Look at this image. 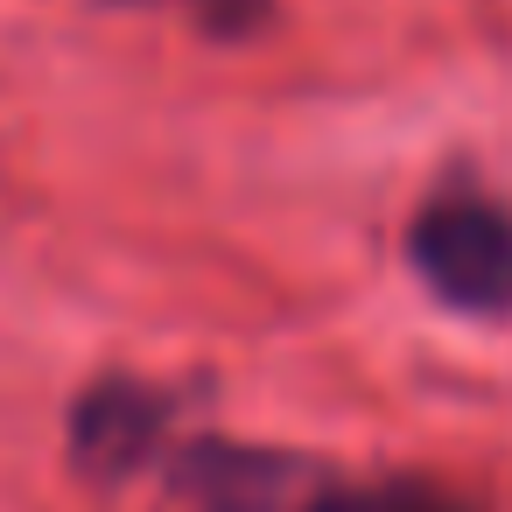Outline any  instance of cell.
<instances>
[{
    "mask_svg": "<svg viewBox=\"0 0 512 512\" xmlns=\"http://www.w3.org/2000/svg\"><path fill=\"white\" fill-rule=\"evenodd\" d=\"M309 512H470L456 491L442 484H421V477H386V484H351V491H330L316 498Z\"/></svg>",
    "mask_w": 512,
    "mask_h": 512,
    "instance_id": "cell-4",
    "label": "cell"
},
{
    "mask_svg": "<svg viewBox=\"0 0 512 512\" xmlns=\"http://www.w3.org/2000/svg\"><path fill=\"white\" fill-rule=\"evenodd\" d=\"M288 470L274 456H246V449H197L183 463V498L190 512H274L281 505Z\"/></svg>",
    "mask_w": 512,
    "mask_h": 512,
    "instance_id": "cell-3",
    "label": "cell"
},
{
    "mask_svg": "<svg viewBox=\"0 0 512 512\" xmlns=\"http://www.w3.org/2000/svg\"><path fill=\"white\" fill-rule=\"evenodd\" d=\"M421 281L470 316H512V211L491 197H435L407 239Z\"/></svg>",
    "mask_w": 512,
    "mask_h": 512,
    "instance_id": "cell-1",
    "label": "cell"
},
{
    "mask_svg": "<svg viewBox=\"0 0 512 512\" xmlns=\"http://www.w3.org/2000/svg\"><path fill=\"white\" fill-rule=\"evenodd\" d=\"M120 8H169V15H190L197 29H218V36H246L267 22L274 0H120Z\"/></svg>",
    "mask_w": 512,
    "mask_h": 512,
    "instance_id": "cell-5",
    "label": "cell"
},
{
    "mask_svg": "<svg viewBox=\"0 0 512 512\" xmlns=\"http://www.w3.org/2000/svg\"><path fill=\"white\" fill-rule=\"evenodd\" d=\"M162 435V400L155 393H134V386H99L78 414V456L99 470V477H127L148 463Z\"/></svg>",
    "mask_w": 512,
    "mask_h": 512,
    "instance_id": "cell-2",
    "label": "cell"
}]
</instances>
